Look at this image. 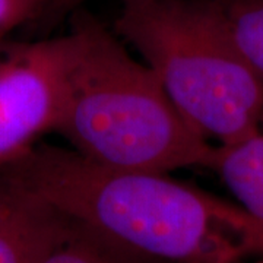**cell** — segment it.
<instances>
[{"instance_id": "1", "label": "cell", "mask_w": 263, "mask_h": 263, "mask_svg": "<svg viewBox=\"0 0 263 263\" xmlns=\"http://www.w3.org/2000/svg\"><path fill=\"white\" fill-rule=\"evenodd\" d=\"M48 203L116 241L167 263L263 259V226L235 202L170 177L107 168L38 143L10 162Z\"/></svg>"}, {"instance_id": "2", "label": "cell", "mask_w": 263, "mask_h": 263, "mask_svg": "<svg viewBox=\"0 0 263 263\" xmlns=\"http://www.w3.org/2000/svg\"><path fill=\"white\" fill-rule=\"evenodd\" d=\"M63 101L56 132L107 168L171 173L211 168L216 145L171 103L158 78L94 15H70Z\"/></svg>"}, {"instance_id": "3", "label": "cell", "mask_w": 263, "mask_h": 263, "mask_svg": "<svg viewBox=\"0 0 263 263\" xmlns=\"http://www.w3.org/2000/svg\"><path fill=\"white\" fill-rule=\"evenodd\" d=\"M114 31L186 122L216 146L263 127V76L208 0H122Z\"/></svg>"}, {"instance_id": "4", "label": "cell", "mask_w": 263, "mask_h": 263, "mask_svg": "<svg viewBox=\"0 0 263 263\" xmlns=\"http://www.w3.org/2000/svg\"><path fill=\"white\" fill-rule=\"evenodd\" d=\"M65 66V35L0 46V168L56 132Z\"/></svg>"}, {"instance_id": "5", "label": "cell", "mask_w": 263, "mask_h": 263, "mask_svg": "<svg viewBox=\"0 0 263 263\" xmlns=\"http://www.w3.org/2000/svg\"><path fill=\"white\" fill-rule=\"evenodd\" d=\"M69 224L8 164L0 168V263H43Z\"/></svg>"}, {"instance_id": "6", "label": "cell", "mask_w": 263, "mask_h": 263, "mask_svg": "<svg viewBox=\"0 0 263 263\" xmlns=\"http://www.w3.org/2000/svg\"><path fill=\"white\" fill-rule=\"evenodd\" d=\"M235 203L263 226V129L228 146H216L211 168Z\"/></svg>"}, {"instance_id": "7", "label": "cell", "mask_w": 263, "mask_h": 263, "mask_svg": "<svg viewBox=\"0 0 263 263\" xmlns=\"http://www.w3.org/2000/svg\"><path fill=\"white\" fill-rule=\"evenodd\" d=\"M43 263H167L139 253L69 216V224Z\"/></svg>"}, {"instance_id": "8", "label": "cell", "mask_w": 263, "mask_h": 263, "mask_svg": "<svg viewBox=\"0 0 263 263\" xmlns=\"http://www.w3.org/2000/svg\"><path fill=\"white\" fill-rule=\"evenodd\" d=\"M237 46L263 76V0H208Z\"/></svg>"}, {"instance_id": "9", "label": "cell", "mask_w": 263, "mask_h": 263, "mask_svg": "<svg viewBox=\"0 0 263 263\" xmlns=\"http://www.w3.org/2000/svg\"><path fill=\"white\" fill-rule=\"evenodd\" d=\"M44 0H0V46L13 31L27 22L37 21Z\"/></svg>"}, {"instance_id": "10", "label": "cell", "mask_w": 263, "mask_h": 263, "mask_svg": "<svg viewBox=\"0 0 263 263\" xmlns=\"http://www.w3.org/2000/svg\"><path fill=\"white\" fill-rule=\"evenodd\" d=\"M86 2L89 0H44L37 22L44 31H50L54 28L57 22H60L67 15H72L75 10L81 9Z\"/></svg>"}, {"instance_id": "11", "label": "cell", "mask_w": 263, "mask_h": 263, "mask_svg": "<svg viewBox=\"0 0 263 263\" xmlns=\"http://www.w3.org/2000/svg\"><path fill=\"white\" fill-rule=\"evenodd\" d=\"M235 263H263V259H247V260H240Z\"/></svg>"}]
</instances>
